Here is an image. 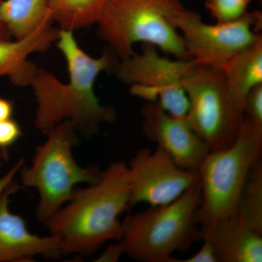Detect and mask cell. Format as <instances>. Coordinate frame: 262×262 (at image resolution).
<instances>
[{
  "label": "cell",
  "instance_id": "cell-24",
  "mask_svg": "<svg viewBox=\"0 0 262 262\" xmlns=\"http://www.w3.org/2000/svg\"><path fill=\"white\" fill-rule=\"evenodd\" d=\"M25 160L24 159L18 160L13 165V168L10 169L9 171L0 178V195L7 187L14 180L15 175L20 171L22 165H24Z\"/></svg>",
  "mask_w": 262,
  "mask_h": 262
},
{
  "label": "cell",
  "instance_id": "cell-25",
  "mask_svg": "<svg viewBox=\"0 0 262 262\" xmlns=\"http://www.w3.org/2000/svg\"><path fill=\"white\" fill-rule=\"evenodd\" d=\"M14 106L13 101L0 97V122L12 118Z\"/></svg>",
  "mask_w": 262,
  "mask_h": 262
},
{
  "label": "cell",
  "instance_id": "cell-9",
  "mask_svg": "<svg viewBox=\"0 0 262 262\" xmlns=\"http://www.w3.org/2000/svg\"><path fill=\"white\" fill-rule=\"evenodd\" d=\"M142 52L117 62L114 72L122 83L130 84L134 96L156 101L165 112L187 116L189 103L182 80L195 64L192 59L171 60L160 56L155 46L142 44Z\"/></svg>",
  "mask_w": 262,
  "mask_h": 262
},
{
  "label": "cell",
  "instance_id": "cell-3",
  "mask_svg": "<svg viewBox=\"0 0 262 262\" xmlns=\"http://www.w3.org/2000/svg\"><path fill=\"white\" fill-rule=\"evenodd\" d=\"M201 201L199 181L168 204L127 215L119 239L125 253L139 261L176 262V251H186L201 239Z\"/></svg>",
  "mask_w": 262,
  "mask_h": 262
},
{
  "label": "cell",
  "instance_id": "cell-5",
  "mask_svg": "<svg viewBox=\"0 0 262 262\" xmlns=\"http://www.w3.org/2000/svg\"><path fill=\"white\" fill-rule=\"evenodd\" d=\"M261 151L262 127L245 116L233 144L207 155L196 170L202 189L198 213L201 229L235 215L245 184L261 160Z\"/></svg>",
  "mask_w": 262,
  "mask_h": 262
},
{
  "label": "cell",
  "instance_id": "cell-18",
  "mask_svg": "<svg viewBox=\"0 0 262 262\" xmlns=\"http://www.w3.org/2000/svg\"><path fill=\"white\" fill-rule=\"evenodd\" d=\"M235 215L251 228L262 234V163L255 164L237 206Z\"/></svg>",
  "mask_w": 262,
  "mask_h": 262
},
{
  "label": "cell",
  "instance_id": "cell-19",
  "mask_svg": "<svg viewBox=\"0 0 262 262\" xmlns=\"http://www.w3.org/2000/svg\"><path fill=\"white\" fill-rule=\"evenodd\" d=\"M251 1L252 0H205V5L217 23H225L237 20L246 14Z\"/></svg>",
  "mask_w": 262,
  "mask_h": 262
},
{
  "label": "cell",
  "instance_id": "cell-21",
  "mask_svg": "<svg viewBox=\"0 0 262 262\" xmlns=\"http://www.w3.org/2000/svg\"><path fill=\"white\" fill-rule=\"evenodd\" d=\"M245 116L262 127V84L250 91L244 103Z\"/></svg>",
  "mask_w": 262,
  "mask_h": 262
},
{
  "label": "cell",
  "instance_id": "cell-2",
  "mask_svg": "<svg viewBox=\"0 0 262 262\" xmlns=\"http://www.w3.org/2000/svg\"><path fill=\"white\" fill-rule=\"evenodd\" d=\"M129 170L124 162H113L97 183L75 187L70 201L43 225L61 241L62 255L89 256L108 241H119V217L130 207Z\"/></svg>",
  "mask_w": 262,
  "mask_h": 262
},
{
  "label": "cell",
  "instance_id": "cell-10",
  "mask_svg": "<svg viewBox=\"0 0 262 262\" xmlns=\"http://www.w3.org/2000/svg\"><path fill=\"white\" fill-rule=\"evenodd\" d=\"M130 179V206L168 204L196 183V170L179 167L170 155L158 148L139 150L127 165Z\"/></svg>",
  "mask_w": 262,
  "mask_h": 262
},
{
  "label": "cell",
  "instance_id": "cell-7",
  "mask_svg": "<svg viewBox=\"0 0 262 262\" xmlns=\"http://www.w3.org/2000/svg\"><path fill=\"white\" fill-rule=\"evenodd\" d=\"M189 108L186 119L210 151L232 145L245 115L229 96L224 71L194 64L182 80Z\"/></svg>",
  "mask_w": 262,
  "mask_h": 262
},
{
  "label": "cell",
  "instance_id": "cell-15",
  "mask_svg": "<svg viewBox=\"0 0 262 262\" xmlns=\"http://www.w3.org/2000/svg\"><path fill=\"white\" fill-rule=\"evenodd\" d=\"M222 70L234 106L245 115L244 103L248 94L262 84V39L234 57Z\"/></svg>",
  "mask_w": 262,
  "mask_h": 262
},
{
  "label": "cell",
  "instance_id": "cell-6",
  "mask_svg": "<svg viewBox=\"0 0 262 262\" xmlns=\"http://www.w3.org/2000/svg\"><path fill=\"white\" fill-rule=\"evenodd\" d=\"M77 130L70 120L58 123L36 148L30 167L22 165L20 181L24 187L37 189L39 200L36 219L44 224L70 201L76 186L96 184L101 172L96 165L81 166L73 149L79 143Z\"/></svg>",
  "mask_w": 262,
  "mask_h": 262
},
{
  "label": "cell",
  "instance_id": "cell-27",
  "mask_svg": "<svg viewBox=\"0 0 262 262\" xmlns=\"http://www.w3.org/2000/svg\"><path fill=\"white\" fill-rule=\"evenodd\" d=\"M4 159V156L0 152V171H1L2 167H3V162Z\"/></svg>",
  "mask_w": 262,
  "mask_h": 262
},
{
  "label": "cell",
  "instance_id": "cell-8",
  "mask_svg": "<svg viewBox=\"0 0 262 262\" xmlns=\"http://www.w3.org/2000/svg\"><path fill=\"white\" fill-rule=\"evenodd\" d=\"M170 22L182 33L190 59L196 64L219 70L262 39V14L258 10L247 11L232 21L208 24L199 13L184 6Z\"/></svg>",
  "mask_w": 262,
  "mask_h": 262
},
{
  "label": "cell",
  "instance_id": "cell-17",
  "mask_svg": "<svg viewBox=\"0 0 262 262\" xmlns=\"http://www.w3.org/2000/svg\"><path fill=\"white\" fill-rule=\"evenodd\" d=\"M108 0H48L52 20L75 32L97 24Z\"/></svg>",
  "mask_w": 262,
  "mask_h": 262
},
{
  "label": "cell",
  "instance_id": "cell-28",
  "mask_svg": "<svg viewBox=\"0 0 262 262\" xmlns=\"http://www.w3.org/2000/svg\"><path fill=\"white\" fill-rule=\"evenodd\" d=\"M0 1H1V0H0Z\"/></svg>",
  "mask_w": 262,
  "mask_h": 262
},
{
  "label": "cell",
  "instance_id": "cell-26",
  "mask_svg": "<svg viewBox=\"0 0 262 262\" xmlns=\"http://www.w3.org/2000/svg\"><path fill=\"white\" fill-rule=\"evenodd\" d=\"M10 34L4 24L0 21V41L7 40L10 39Z\"/></svg>",
  "mask_w": 262,
  "mask_h": 262
},
{
  "label": "cell",
  "instance_id": "cell-22",
  "mask_svg": "<svg viewBox=\"0 0 262 262\" xmlns=\"http://www.w3.org/2000/svg\"><path fill=\"white\" fill-rule=\"evenodd\" d=\"M203 244L201 249L190 256L184 260H176V262H218L215 250L209 241L203 239Z\"/></svg>",
  "mask_w": 262,
  "mask_h": 262
},
{
  "label": "cell",
  "instance_id": "cell-4",
  "mask_svg": "<svg viewBox=\"0 0 262 262\" xmlns=\"http://www.w3.org/2000/svg\"><path fill=\"white\" fill-rule=\"evenodd\" d=\"M182 0H108L97 22L98 37L120 59L134 54L136 43L150 44L177 59H190L170 19Z\"/></svg>",
  "mask_w": 262,
  "mask_h": 262
},
{
  "label": "cell",
  "instance_id": "cell-13",
  "mask_svg": "<svg viewBox=\"0 0 262 262\" xmlns=\"http://www.w3.org/2000/svg\"><path fill=\"white\" fill-rule=\"evenodd\" d=\"M201 239L211 243L218 262L262 261V234L236 215L201 229Z\"/></svg>",
  "mask_w": 262,
  "mask_h": 262
},
{
  "label": "cell",
  "instance_id": "cell-11",
  "mask_svg": "<svg viewBox=\"0 0 262 262\" xmlns=\"http://www.w3.org/2000/svg\"><path fill=\"white\" fill-rule=\"evenodd\" d=\"M141 115L143 132L147 139L156 143L181 168L198 170L210 149L186 117L170 115L156 101H147L141 108Z\"/></svg>",
  "mask_w": 262,
  "mask_h": 262
},
{
  "label": "cell",
  "instance_id": "cell-20",
  "mask_svg": "<svg viewBox=\"0 0 262 262\" xmlns=\"http://www.w3.org/2000/svg\"><path fill=\"white\" fill-rule=\"evenodd\" d=\"M23 136L21 127L13 119L0 122V152L8 159V149Z\"/></svg>",
  "mask_w": 262,
  "mask_h": 262
},
{
  "label": "cell",
  "instance_id": "cell-1",
  "mask_svg": "<svg viewBox=\"0 0 262 262\" xmlns=\"http://www.w3.org/2000/svg\"><path fill=\"white\" fill-rule=\"evenodd\" d=\"M56 42L67 63L69 82L37 68L30 83L37 103L36 128L46 136L60 122L70 120L77 132L94 136L101 124L116 120L115 108L100 102L94 84L101 72L114 70L117 56L108 50L99 58L90 56L71 31L60 29Z\"/></svg>",
  "mask_w": 262,
  "mask_h": 262
},
{
  "label": "cell",
  "instance_id": "cell-12",
  "mask_svg": "<svg viewBox=\"0 0 262 262\" xmlns=\"http://www.w3.org/2000/svg\"><path fill=\"white\" fill-rule=\"evenodd\" d=\"M20 188L12 182L0 195V262L32 261L35 256L58 259L63 256L60 239L32 234L24 219L10 211V196Z\"/></svg>",
  "mask_w": 262,
  "mask_h": 262
},
{
  "label": "cell",
  "instance_id": "cell-23",
  "mask_svg": "<svg viewBox=\"0 0 262 262\" xmlns=\"http://www.w3.org/2000/svg\"><path fill=\"white\" fill-rule=\"evenodd\" d=\"M125 253L123 246L121 243L110 245L100 255L96 260L97 262H116L118 261L122 255Z\"/></svg>",
  "mask_w": 262,
  "mask_h": 262
},
{
  "label": "cell",
  "instance_id": "cell-14",
  "mask_svg": "<svg viewBox=\"0 0 262 262\" xmlns=\"http://www.w3.org/2000/svg\"><path fill=\"white\" fill-rule=\"evenodd\" d=\"M52 21L48 19L22 39L0 41V77L8 76L15 85H30L37 67L27 58L33 53L49 49L56 42L60 29L52 27Z\"/></svg>",
  "mask_w": 262,
  "mask_h": 262
},
{
  "label": "cell",
  "instance_id": "cell-16",
  "mask_svg": "<svg viewBox=\"0 0 262 262\" xmlns=\"http://www.w3.org/2000/svg\"><path fill=\"white\" fill-rule=\"evenodd\" d=\"M48 19H52L48 0L0 1V21L15 39L30 35Z\"/></svg>",
  "mask_w": 262,
  "mask_h": 262
}]
</instances>
